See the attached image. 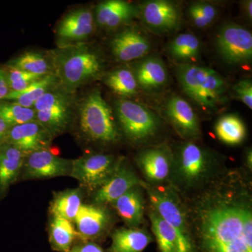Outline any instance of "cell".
<instances>
[{"label": "cell", "instance_id": "1", "mask_svg": "<svg viewBox=\"0 0 252 252\" xmlns=\"http://www.w3.org/2000/svg\"><path fill=\"white\" fill-rule=\"evenodd\" d=\"M200 227L205 252H252V213L244 203L223 200L207 207Z\"/></svg>", "mask_w": 252, "mask_h": 252}, {"label": "cell", "instance_id": "2", "mask_svg": "<svg viewBox=\"0 0 252 252\" xmlns=\"http://www.w3.org/2000/svg\"><path fill=\"white\" fill-rule=\"evenodd\" d=\"M51 54L60 86L71 94L97 79L103 70L100 55L86 43L59 46Z\"/></svg>", "mask_w": 252, "mask_h": 252}, {"label": "cell", "instance_id": "3", "mask_svg": "<svg viewBox=\"0 0 252 252\" xmlns=\"http://www.w3.org/2000/svg\"><path fill=\"white\" fill-rule=\"evenodd\" d=\"M177 78L186 94L202 107L215 108L224 101L228 84L214 69L182 64L177 69Z\"/></svg>", "mask_w": 252, "mask_h": 252}, {"label": "cell", "instance_id": "4", "mask_svg": "<svg viewBox=\"0 0 252 252\" xmlns=\"http://www.w3.org/2000/svg\"><path fill=\"white\" fill-rule=\"evenodd\" d=\"M77 114L79 128L89 140L111 143L119 139L112 110L99 89H94L81 99Z\"/></svg>", "mask_w": 252, "mask_h": 252}, {"label": "cell", "instance_id": "5", "mask_svg": "<svg viewBox=\"0 0 252 252\" xmlns=\"http://www.w3.org/2000/svg\"><path fill=\"white\" fill-rule=\"evenodd\" d=\"M120 165L121 160L114 156L86 154L72 160L69 176L79 181L88 190H97L115 173Z\"/></svg>", "mask_w": 252, "mask_h": 252}, {"label": "cell", "instance_id": "6", "mask_svg": "<svg viewBox=\"0 0 252 252\" xmlns=\"http://www.w3.org/2000/svg\"><path fill=\"white\" fill-rule=\"evenodd\" d=\"M116 112L123 131L130 140H146L157 132V117L142 104L130 99H119Z\"/></svg>", "mask_w": 252, "mask_h": 252}, {"label": "cell", "instance_id": "7", "mask_svg": "<svg viewBox=\"0 0 252 252\" xmlns=\"http://www.w3.org/2000/svg\"><path fill=\"white\" fill-rule=\"evenodd\" d=\"M217 49L225 62L243 65L251 63V32L238 24L230 23L220 28L217 36Z\"/></svg>", "mask_w": 252, "mask_h": 252}, {"label": "cell", "instance_id": "8", "mask_svg": "<svg viewBox=\"0 0 252 252\" xmlns=\"http://www.w3.org/2000/svg\"><path fill=\"white\" fill-rule=\"evenodd\" d=\"M95 27L94 14L87 7L71 10L60 20L55 33L59 46L84 43L92 35Z\"/></svg>", "mask_w": 252, "mask_h": 252}, {"label": "cell", "instance_id": "9", "mask_svg": "<svg viewBox=\"0 0 252 252\" xmlns=\"http://www.w3.org/2000/svg\"><path fill=\"white\" fill-rule=\"evenodd\" d=\"M72 160L63 158L49 149L33 152L26 158L21 177L24 180L53 178L70 175Z\"/></svg>", "mask_w": 252, "mask_h": 252}, {"label": "cell", "instance_id": "10", "mask_svg": "<svg viewBox=\"0 0 252 252\" xmlns=\"http://www.w3.org/2000/svg\"><path fill=\"white\" fill-rule=\"evenodd\" d=\"M148 193L155 212L175 230L182 252H193L185 215L177 201L158 190L149 189Z\"/></svg>", "mask_w": 252, "mask_h": 252}, {"label": "cell", "instance_id": "11", "mask_svg": "<svg viewBox=\"0 0 252 252\" xmlns=\"http://www.w3.org/2000/svg\"><path fill=\"white\" fill-rule=\"evenodd\" d=\"M54 137L36 120L11 126L1 142L13 144L28 157L36 151L49 149Z\"/></svg>", "mask_w": 252, "mask_h": 252}, {"label": "cell", "instance_id": "12", "mask_svg": "<svg viewBox=\"0 0 252 252\" xmlns=\"http://www.w3.org/2000/svg\"><path fill=\"white\" fill-rule=\"evenodd\" d=\"M142 16L144 23L155 31H171L180 24L178 8L174 3L165 0L147 1L142 6Z\"/></svg>", "mask_w": 252, "mask_h": 252}, {"label": "cell", "instance_id": "13", "mask_svg": "<svg viewBox=\"0 0 252 252\" xmlns=\"http://www.w3.org/2000/svg\"><path fill=\"white\" fill-rule=\"evenodd\" d=\"M209 165V156L198 144L188 142L180 147L177 154V167L181 177L194 182L205 175Z\"/></svg>", "mask_w": 252, "mask_h": 252}, {"label": "cell", "instance_id": "14", "mask_svg": "<svg viewBox=\"0 0 252 252\" xmlns=\"http://www.w3.org/2000/svg\"><path fill=\"white\" fill-rule=\"evenodd\" d=\"M165 113L172 125L184 137L193 138L200 134L198 117L185 99L180 96H172L167 100Z\"/></svg>", "mask_w": 252, "mask_h": 252}, {"label": "cell", "instance_id": "15", "mask_svg": "<svg viewBox=\"0 0 252 252\" xmlns=\"http://www.w3.org/2000/svg\"><path fill=\"white\" fill-rule=\"evenodd\" d=\"M137 9L127 1L107 0L97 5L94 9L95 25L99 28L114 30L135 17Z\"/></svg>", "mask_w": 252, "mask_h": 252}, {"label": "cell", "instance_id": "16", "mask_svg": "<svg viewBox=\"0 0 252 252\" xmlns=\"http://www.w3.org/2000/svg\"><path fill=\"white\" fill-rule=\"evenodd\" d=\"M110 46L114 57L121 62L140 59L151 49L148 39L133 30H126L114 36Z\"/></svg>", "mask_w": 252, "mask_h": 252}, {"label": "cell", "instance_id": "17", "mask_svg": "<svg viewBox=\"0 0 252 252\" xmlns=\"http://www.w3.org/2000/svg\"><path fill=\"white\" fill-rule=\"evenodd\" d=\"M27 156L13 144L0 142V200L17 180Z\"/></svg>", "mask_w": 252, "mask_h": 252}, {"label": "cell", "instance_id": "18", "mask_svg": "<svg viewBox=\"0 0 252 252\" xmlns=\"http://www.w3.org/2000/svg\"><path fill=\"white\" fill-rule=\"evenodd\" d=\"M108 220V215L104 209L82 204L74 221L78 236L83 240H89L102 234Z\"/></svg>", "mask_w": 252, "mask_h": 252}, {"label": "cell", "instance_id": "19", "mask_svg": "<svg viewBox=\"0 0 252 252\" xmlns=\"http://www.w3.org/2000/svg\"><path fill=\"white\" fill-rule=\"evenodd\" d=\"M138 182L133 172L120 165L108 181L97 189L94 194V203L112 204L130 189L135 188Z\"/></svg>", "mask_w": 252, "mask_h": 252}, {"label": "cell", "instance_id": "20", "mask_svg": "<svg viewBox=\"0 0 252 252\" xmlns=\"http://www.w3.org/2000/svg\"><path fill=\"white\" fill-rule=\"evenodd\" d=\"M139 165L149 180H165L170 172L171 155L165 147H156L144 151L139 156Z\"/></svg>", "mask_w": 252, "mask_h": 252}, {"label": "cell", "instance_id": "21", "mask_svg": "<svg viewBox=\"0 0 252 252\" xmlns=\"http://www.w3.org/2000/svg\"><path fill=\"white\" fill-rule=\"evenodd\" d=\"M6 64L39 77L54 74V62L51 51L48 53L36 51H25Z\"/></svg>", "mask_w": 252, "mask_h": 252}, {"label": "cell", "instance_id": "22", "mask_svg": "<svg viewBox=\"0 0 252 252\" xmlns=\"http://www.w3.org/2000/svg\"><path fill=\"white\" fill-rule=\"evenodd\" d=\"M59 85V79L56 74H48L34 81L21 92H10L4 101L16 102L23 107H33L41 96Z\"/></svg>", "mask_w": 252, "mask_h": 252}, {"label": "cell", "instance_id": "23", "mask_svg": "<svg viewBox=\"0 0 252 252\" xmlns=\"http://www.w3.org/2000/svg\"><path fill=\"white\" fill-rule=\"evenodd\" d=\"M138 86L145 89H154L165 84L166 68L160 60L150 58L141 62L133 72Z\"/></svg>", "mask_w": 252, "mask_h": 252}, {"label": "cell", "instance_id": "24", "mask_svg": "<svg viewBox=\"0 0 252 252\" xmlns=\"http://www.w3.org/2000/svg\"><path fill=\"white\" fill-rule=\"evenodd\" d=\"M73 104L74 102H67L36 112V121L56 137L64 132L69 125L72 119Z\"/></svg>", "mask_w": 252, "mask_h": 252}, {"label": "cell", "instance_id": "25", "mask_svg": "<svg viewBox=\"0 0 252 252\" xmlns=\"http://www.w3.org/2000/svg\"><path fill=\"white\" fill-rule=\"evenodd\" d=\"M112 204L126 224L137 226L142 222L143 204L142 197L135 187L130 189Z\"/></svg>", "mask_w": 252, "mask_h": 252}, {"label": "cell", "instance_id": "26", "mask_svg": "<svg viewBox=\"0 0 252 252\" xmlns=\"http://www.w3.org/2000/svg\"><path fill=\"white\" fill-rule=\"evenodd\" d=\"M81 189H67L54 195L49 211L53 217L74 221L81 204Z\"/></svg>", "mask_w": 252, "mask_h": 252}, {"label": "cell", "instance_id": "27", "mask_svg": "<svg viewBox=\"0 0 252 252\" xmlns=\"http://www.w3.org/2000/svg\"><path fill=\"white\" fill-rule=\"evenodd\" d=\"M151 242L144 230L130 228L119 229L112 235L111 252H142Z\"/></svg>", "mask_w": 252, "mask_h": 252}, {"label": "cell", "instance_id": "28", "mask_svg": "<svg viewBox=\"0 0 252 252\" xmlns=\"http://www.w3.org/2000/svg\"><path fill=\"white\" fill-rule=\"evenodd\" d=\"M77 232L72 222L59 217H53L49 227V241L55 251L69 252L73 248Z\"/></svg>", "mask_w": 252, "mask_h": 252}, {"label": "cell", "instance_id": "29", "mask_svg": "<svg viewBox=\"0 0 252 252\" xmlns=\"http://www.w3.org/2000/svg\"><path fill=\"white\" fill-rule=\"evenodd\" d=\"M152 229L161 252H183L175 230L157 212L150 215Z\"/></svg>", "mask_w": 252, "mask_h": 252}, {"label": "cell", "instance_id": "30", "mask_svg": "<svg viewBox=\"0 0 252 252\" xmlns=\"http://www.w3.org/2000/svg\"><path fill=\"white\" fill-rule=\"evenodd\" d=\"M104 82L116 94L125 97H132L137 94L139 86L133 72L124 67L109 72Z\"/></svg>", "mask_w": 252, "mask_h": 252}, {"label": "cell", "instance_id": "31", "mask_svg": "<svg viewBox=\"0 0 252 252\" xmlns=\"http://www.w3.org/2000/svg\"><path fill=\"white\" fill-rule=\"evenodd\" d=\"M215 130L219 139L228 144H240L246 135L245 124L234 114L220 118L217 123Z\"/></svg>", "mask_w": 252, "mask_h": 252}, {"label": "cell", "instance_id": "32", "mask_svg": "<svg viewBox=\"0 0 252 252\" xmlns=\"http://www.w3.org/2000/svg\"><path fill=\"white\" fill-rule=\"evenodd\" d=\"M200 41L196 36L184 33L176 36L169 45V53L172 57L182 61L195 59L200 53Z\"/></svg>", "mask_w": 252, "mask_h": 252}, {"label": "cell", "instance_id": "33", "mask_svg": "<svg viewBox=\"0 0 252 252\" xmlns=\"http://www.w3.org/2000/svg\"><path fill=\"white\" fill-rule=\"evenodd\" d=\"M0 117L11 127L36 121V110L33 107H23L16 102L1 101Z\"/></svg>", "mask_w": 252, "mask_h": 252}, {"label": "cell", "instance_id": "34", "mask_svg": "<svg viewBox=\"0 0 252 252\" xmlns=\"http://www.w3.org/2000/svg\"><path fill=\"white\" fill-rule=\"evenodd\" d=\"M1 67L6 75L10 92H21L27 89L33 82L43 77L11 67L6 64Z\"/></svg>", "mask_w": 252, "mask_h": 252}, {"label": "cell", "instance_id": "35", "mask_svg": "<svg viewBox=\"0 0 252 252\" xmlns=\"http://www.w3.org/2000/svg\"><path fill=\"white\" fill-rule=\"evenodd\" d=\"M188 14L190 21L199 28H206L216 18V6L208 2H195L189 6Z\"/></svg>", "mask_w": 252, "mask_h": 252}, {"label": "cell", "instance_id": "36", "mask_svg": "<svg viewBox=\"0 0 252 252\" xmlns=\"http://www.w3.org/2000/svg\"><path fill=\"white\" fill-rule=\"evenodd\" d=\"M70 102H74V94H69L59 85L41 96L34 104L33 108L36 112H39Z\"/></svg>", "mask_w": 252, "mask_h": 252}, {"label": "cell", "instance_id": "37", "mask_svg": "<svg viewBox=\"0 0 252 252\" xmlns=\"http://www.w3.org/2000/svg\"><path fill=\"white\" fill-rule=\"evenodd\" d=\"M233 90L237 97L248 108L252 109V82L250 79H243L235 84Z\"/></svg>", "mask_w": 252, "mask_h": 252}, {"label": "cell", "instance_id": "38", "mask_svg": "<svg viewBox=\"0 0 252 252\" xmlns=\"http://www.w3.org/2000/svg\"><path fill=\"white\" fill-rule=\"evenodd\" d=\"M10 94V89L6 75L2 68L0 66V102L4 101Z\"/></svg>", "mask_w": 252, "mask_h": 252}, {"label": "cell", "instance_id": "39", "mask_svg": "<svg viewBox=\"0 0 252 252\" xmlns=\"http://www.w3.org/2000/svg\"><path fill=\"white\" fill-rule=\"evenodd\" d=\"M79 252H104L97 244L88 242L81 245H77Z\"/></svg>", "mask_w": 252, "mask_h": 252}, {"label": "cell", "instance_id": "40", "mask_svg": "<svg viewBox=\"0 0 252 252\" xmlns=\"http://www.w3.org/2000/svg\"><path fill=\"white\" fill-rule=\"evenodd\" d=\"M10 126L0 117V142L3 140Z\"/></svg>", "mask_w": 252, "mask_h": 252}, {"label": "cell", "instance_id": "41", "mask_svg": "<svg viewBox=\"0 0 252 252\" xmlns=\"http://www.w3.org/2000/svg\"><path fill=\"white\" fill-rule=\"evenodd\" d=\"M244 10H245V14H246L247 16L249 19L252 20V0H250V1H245L244 3Z\"/></svg>", "mask_w": 252, "mask_h": 252}, {"label": "cell", "instance_id": "42", "mask_svg": "<svg viewBox=\"0 0 252 252\" xmlns=\"http://www.w3.org/2000/svg\"><path fill=\"white\" fill-rule=\"evenodd\" d=\"M248 160L249 163H250V165H252V152H251V151H250V153H248Z\"/></svg>", "mask_w": 252, "mask_h": 252}, {"label": "cell", "instance_id": "43", "mask_svg": "<svg viewBox=\"0 0 252 252\" xmlns=\"http://www.w3.org/2000/svg\"><path fill=\"white\" fill-rule=\"evenodd\" d=\"M69 252H78V247L77 246H74L73 247L72 249H71L70 251Z\"/></svg>", "mask_w": 252, "mask_h": 252}]
</instances>
